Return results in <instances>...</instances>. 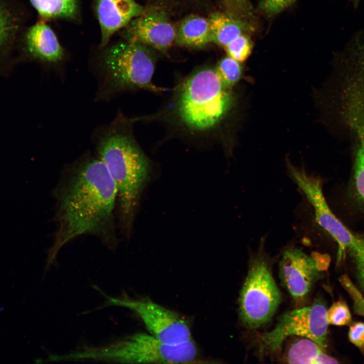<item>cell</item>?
<instances>
[{
	"label": "cell",
	"instance_id": "cell-17",
	"mask_svg": "<svg viewBox=\"0 0 364 364\" xmlns=\"http://www.w3.org/2000/svg\"><path fill=\"white\" fill-rule=\"evenodd\" d=\"M20 13L7 2L0 0V62L7 58L22 26Z\"/></svg>",
	"mask_w": 364,
	"mask_h": 364
},
{
	"label": "cell",
	"instance_id": "cell-18",
	"mask_svg": "<svg viewBox=\"0 0 364 364\" xmlns=\"http://www.w3.org/2000/svg\"><path fill=\"white\" fill-rule=\"evenodd\" d=\"M347 140L354 151L353 186L356 198L364 205V123L354 126Z\"/></svg>",
	"mask_w": 364,
	"mask_h": 364
},
{
	"label": "cell",
	"instance_id": "cell-26",
	"mask_svg": "<svg viewBox=\"0 0 364 364\" xmlns=\"http://www.w3.org/2000/svg\"><path fill=\"white\" fill-rule=\"evenodd\" d=\"M296 0H260V9L268 15L277 14L293 4Z\"/></svg>",
	"mask_w": 364,
	"mask_h": 364
},
{
	"label": "cell",
	"instance_id": "cell-8",
	"mask_svg": "<svg viewBox=\"0 0 364 364\" xmlns=\"http://www.w3.org/2000/svg\"><path fill=\"white\" fill-rule=\"evenodd\" d=\"M107 298L109 305L124 306L136 312L150 334L164 343L177 345L192 340L190 326L183 317L151 299H133L125 295Z\"/></svg>",
	"mask_w": 364,
	"mask_h": 364
},
{
	"label": "cell",
	"instance_id": "cell-22",
	"mask_svg": "<svg viewBox=\"0 0 364 364\" xmlns=\"http://www.w3.org/2000/svg\"><path fill=\"white\" fill-rule=\"evenodd\" d=\"M327 318L329 324L338 326H349L352 322L348 306L343 300L334 302L327 309Z\"/></svg>",
	"mask_w": 364,
	"mask_h": 364
},
{
	"label": "cell",
	"instance_id": "cell-15",
	"mask_svg": "<svg viewBox=\"0 0 364 364\" xmlns=\"http://www.w3.org/2000/svg\"><path fill=\"white\" fill-rule=\"evenodd\" d=\"M208 20L211 40L220 46H225L252 29L250 24L231 14L214 13Z\"/></svg>",
	"mask_w": 364,
	"mask_h": 364
},
{
	"label": "cell",
	"instance_id": "cell-9",
	"mask_svg": "<svg viewBox=\"0 0 364 364\" xmlns=\"http://www.w3.org/2000/svg\"><path fill=\"white\" fill-rule=\"evenodd\" d=\"M325 259L307 255L296 247L284 250L279 262V276L282 285L295 302H302L321 278L329 263H324Z\"/></svg>",
	"mask_w": 364,
	"mask_h": 364
},
{
	"label": "cell",
	"instance_id": "cell-6",
	"mask_svg": "<svg viewBox=\"0 0 364 364\" xmlns=\"http://www.w3.org/2000/svg\"><path fill=\"white\" fill-rule=\"evenodd\" d=\"M327 309L324 300L319 298L309 306L283 313L274 328L260 336L259 352L274 353L288 338L295 336L313 340L327 352Z\"/></svg>",
	"mask_w": 364,
	"mask_h": 364
},
{
	"label": "cell",
	"instance_id": "cell-19",
	"mask_svg": "<svg viewBox=\"0 0 364 364\" xmlns=\"http://www.w3.org/2000/svg\"><path fill=\"white\" fill-rule=\"evenodd\" d=\"M44 19H71L77 13V0H29Z\"/></svg>",
	"mask_w": 364,
	"mask_h": 364
},
{
	"label": "cell",
	"instance_id": "cell-23",
	"mask_svg": "<svg viewBox=\"0 0 364 364\" xmlns=\"http://www.w3.org/2000/svg\"><path fill=\"white\" fill-rule=\"evenodd\" d=\"M339 281L349 295L352 302V309L354 314L364 317V296L356 287L350 277L346 274L340 277Z\"/></svg>",
	"mask_w": 364,
	"mask_h": 364
},
{
	"label": "cell",
	"instance_id": "cell-16",
	"mask_svg": "<svg viewBox=\"0 0 364 364\" xmlns=\"http://www.w3.org/2000/svg\"><path fill=\"white\" fill-rule=\"evenodd\" d=\"M340 247L344 256L348 255L352 281L364 296V236L348 229L342 236Z\"/></svg>",
	"mask_w": 364,
	"mask_h": 364
},
{
	"label": "cell",
	"instance_id": "cell-24",
	"mask_svg": "<svg viewBox=\"0 0 364 364\" xmlns=\"http://www.w3.org/2000/svg\"><path fill=\"white\" fill-rule=\"evenodd\" d=\"M251 0H223L232 15L238 18L250 16L253 9Z\"/></svg>",
	"mask_w": 364,
	"mask_h": 364
},
{
	"label": "cell",
	"instance_id": "cell-10",
	"mask_svg": "<svg viewBox=\"0 0 364 364\" xmlns=\"http://www.w3.org/2000/svg\"><path fill=\"white\" fill-rule=\"evenodd\" d=\"M126 40L140 42L160 51L169 48L175 41L176 28L161 8H146L132 19L124 32Z\"/></svg>",
	"mask_w": 364,
	"mask_h": 364
},
{
	"label": "cell",
	"instance_id": "cell-3",
	"mask_svg": "<svg viewBox=\"0 0 364 364\" xmlns=\"http://www.w3.org/2000/svg\"><path fill=\"white\" fill-rule=\"evenodd\" d=\"M234 98L215 69L204 68L192 74L180 85L175 97L178 119L191 130L204 132L217 127L231 111Z\"/></svg>",
	"mask_w": 364,
	"mask_h": 364
},
{
	"label": "cell",
	"instance_id": "cell-1",
	"mask_svg": "<svg viewBox=\"0 0 364 364\" xmlns=\"http://www.w3.org/2000/svg\"><path fill=\"white\" fill-rule=\"evenodd\" d=\"M55 195L57 228L45 271L62 247L80 236L95 235L108 244L115 243L114 211L117 191L98 157L83 158L71 166Z\"/></svg>",
	"mask_w": 364,
	"mask_h": 364
},
{
	"label": "cell",
	"instance_id": "cell-5",
	"mask_svg": "<svg viewBox=\"0 0 364 364\" xmlns=\"http://www.w3.org/2000/svg\"><path fill=\"white\" fill-rule=\"evenodd\" d=\"M265 236L250 258L248 272L240 291L239 317L250 329L267 323L279 306L282 296L272 277L269 258L265 252Z\"/></svg>",
	"mask_w": 364,
	"mask_h": 364
},
{
	"label": "cell",
	"instance_id": "cell-2",
	"mask_svg": "<svg viewBox=\"0 0 364 364\" xmlns=\"http://www.w3.org/2000/svg\"><path fill=\"white\" fill-rule=\"evenodd\" d=\"M96 150L116 185L121 227L129 237L141 194L150 178L149 162L121 114L102 130Z\"/></svg>",
	"mask_w": 364,
	"mask_h": 364
},
{
	"label": "cell",
	"instance_id": "cell-12",
	"mask_svg": "<svg viewBox=\"0 0 364 364\" xmlns=\"http://www.w3.org/2000/svg\"><path fill=\"white\" fill-rule=\"evenodd\" d=\"M95 10L101 31L100 47H106L112 36L126 26L145 10L133 0H96Z\"/></svg>",
	"mask_w": 364,
	"mask_h": 364
},
{
	"label": "cell",
	"instance_id": "cell-20",
	"mask_svg": "<svg viewBox=\"0 0 364 364\" xmlns=\"http://www.w3.org/2000/svg\"><path fill=\"white\" fill-rule=\"evenodd\" d=\"M224 86L231 88L240 79L242 67L239 62L228 57L222 59L215 69Z\"/></svg>",
	"mask_w": 364,
	"mask_h": 364
},
{
	"label": "cell",
	"instance_id": "cell-21",
	"mask_svg": "<svg viewBox=\"0 0 364 364\" xmlns=\"http://www.w3.org/2000/svg\"><path fill=\"white\" fill-rule=\"evenodd\" d=\"M229 57L238 61L243 62L251 54L252 44L246 34H242L224 46Z\"/></svg>",
	"mask_w": 364,
	"mask_h": 364
},
{
	"label": "cell",
	"instance_id": "cell-14",
	"mask_svg": "<svg viewBox=\"0 0 364 364\" xmlns=\"http://www.w3.org/2000/svg\"><path fill=\"white\" fill-rule=\"evenodd\" d=\"M175 41L181 46L195 48L212 41L208 19L196 15L186 17L176 29Z\"/></svg>",
	"mask_w": 364,
	"mask_h": 364
},
{
	"label": "cell",
	"instance_id": "cell-7",
	"mask_svg": "<svg viewBox=\"0 0 364 364\" xmlns=\"http://www.w3.org/2000/svg\"><path fill=\"white\" fill-rule=\"evenodd\" d=\"M110 353L112 360L121 362L175 363L194 361L199 350L193 340L171 345L151 334L139 333L111 345Z\"/></svg>",
	"mask_w": 364,
	"mask_h": 364
},
{
	"label": "cell",
	"instance_id": "cell-11",
	"mask_svg": "<svg viewBox=\"0 0 364 364\" xmlns=\"http://www.w3.org/2000/svg\"><path fill=\"white\" fill-rule=\"evenodd\" d=\"M23 58L44 64H56L64 58V52L52 29L43 22L29 27L22 37Z\"/></svg>",
	"mask_w": 364,
	"mask_h": 364
},
{
	"label": "cell",
	"instance_id": "cell-13",
	"mask_svg": "<svg viewBox=\"0 0 364 364\" xmlns=\"http://www.w3.org/2000/svg\"><path fill=\"white\" fill-rule=\"evenodd\" d=\"M283 360L288 363H338L315 341L304 337H298L289 344L284 353Z\"/></svg>",
	"mask_w": 364,
	"mask_h": 364
},
{
	"label": "cell",
	"instance_id": "cell-25",
	"mask_svg": "<svg viewBox=\"0 0 364 364\" xmlns=\"http://www.w3.org/2000/svg\"><path fill=\"white\" fill-rule=\"evenodd\" d=\"M348 337L349 341L364 353V322H352L349 326Z\"/></svg>",
	"mask_w": 364,
	"mask_h": 364
},
{
	"label": "cell",
	"instance_id": "cell-4",
	"mask_svg": "<svg viewBox=\"0 0 364 364\" xmlns=\"http://www.w3.org/2000/svg\"><path fill=\"white\" fill-rule=\"evenodd\" d=\"M155 60L150 47L137 41L119 42L105 49L100 62L96 98L109 100L124 92L163 90L152 82Z\"/></svg>",
	"mask_w": 364,
	"mask_h": 364
}]
</instances>
